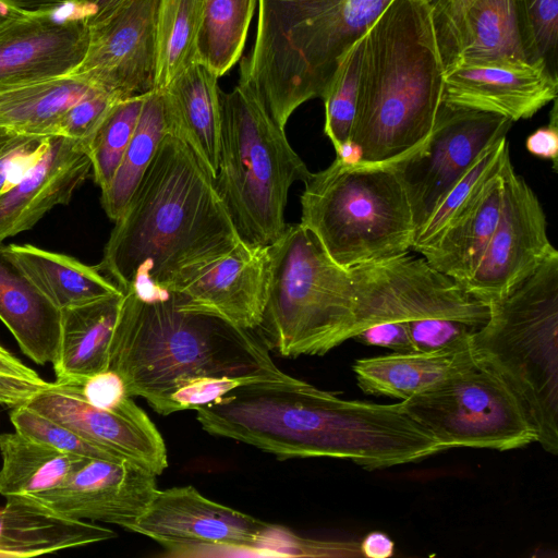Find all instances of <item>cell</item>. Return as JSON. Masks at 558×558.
<instances>
[{
	"instance_id": "obj_1",
	"label": "cell",
	"mask_w": 558,
	"mask_h": 558,
	"mask_svg": "<svg viewBox=\"0 0 558 558\" xmlns=\"http://www.w3.org/2000/svg\"><path fill=\"white\" fill-rule=\"evenodd\" d=\"M195 411L208 434L280 460L341 458L373 471L444 451L401 402L347 400L292 376L240 386Z\"/></svg>"
},
{
	"instance_id": "obj_2",
	"label": "cell",
	"mask_w": 558,
	"mask_h": 558,
	"mask_svg": "<svg viewBox=\"0 0 558 558\" xmlns=\"http://www.w3.org/2000/svg\"><path fill=\"white\" fill-rule=\"evenodd\" d=\"M114 222L97 266L142 296L166 294L241 241L213 174L170 133Z\"/></svg>"
},
{
	"instance_id": "obj_3",
	"label": "cell",
	"mask_w": 558,
	"mask_h": 558,
	"mask_svg": "<svg viewBox=\"0 0 558 558\" xmlns=\"http://www.w3.org/2000/svg\"><path fill=\"white\" fill-rule=\"evenodd\" d=\"M109 369L126 393L159 414L177 390L206 377L283 380L256 330L180 307L171 294L123 293L109 349Z\"/></svg>"
},
{
	"instance_id": "obj_4",
	"label": "cell",
	"mask_w": 558,
	"mask_h": 558,
	"mask_svg": "<svg viewBox=\"0 0 558 558\" xmlns=\"http://www.w3.org/2000/svg\"><path fill=\"white\" fill-rule=\"evenodd\" d=\"M427 0H391L364 33L351 142L361 162L396 161L430 134L445 81Z\"/></svg>"
},
{
	"instance_id": "obj_5",
	"label": "cell",
	"mask_w": 558,
	"mask_h": 558,
	"mask_svg": "<svg viewBox=\"0 0 558 558\" xmlns=\"http://www.w3.org/2000/svg\"><path fill=\"white\" fill-rule=\"evenodd\" d=\"M391 0H258L247 83L282 129L304 102L322 98L340 57Z\"/></svg>"
},
{
	"instance_id": "obj_6",
	"label": "cell",
	"mask_w": 558,
	"mask_h": 558,
	"mask_svg": "<svg viewBox=\"0 0 558 558\" xmlns=\"http://www.w3.org/2000/svg\"><path fill=\"white\" fill-rule=\"evenodd\" d=\"M475 360L511 390L545 451L558 454V252L488 304Z\"/></svg>"
},
{
	"instance_id": "obj_7",
	"label": "cell",
	"mask_w": 558,
	"mask_h": 558,
	"mask_svg": "<svg viewBox=\"0 0 558 558\" xmlns=\"http://www.w3.org/2000/svg\"><path fill=\"white\" fill-rule=\"evenodd\" d=\"M220 134L215 187L240 240L268 246L287 228L288 192L312 172L252 87L219 89Z\"/></svg>"
},
{
	"instance_id": "obj_8",
	"label": "cell",
	"mask_w": 558,
	"mask_h": 558,
	"mask_svg": "<svg viewBox=\"0 0 558 558\" xmlns=\"http://www.w3.org/2000/svg\"><path fill=\"white\" fill-rule=\"evenodd\" d=\"M268 247L269 282L256 328L284 357L324 355L352 338L356 300L348 268L333 262L301 223Z\"/></svg>"
},
{
	"instance_id": "obj_9",
	"label": "cell",
	"mask_w": 558,
	"mask_h": 558,
	"mask_svg": "<svg viewBox=\"0 0 558 558\" xmlns=\"http://www.w3.org/2000/svg\"><path fill=\"white\" fill-rule=\"evenodd\" d=\"M304 185L300 223L338 265L350 268L412 250V210L391 162L336 158Z\"/></svg>"
},
{
	"instance_id": "obj_10",
	"label": "cell",
	"mask_w": 558,
	"mask_h": 558,
	"mask_svg": "<svg viewBox=\"0 0 558 558\" xmlns=\"http://www.w3.org/2000/svg\"><path fill=\"white\" fill-rule=\"evenodd\" d=\"M400 402L444 451H508L536 442L535 432L511 390L473 354L444 379Z\"/></svg>"
},
{
	"instance_id": "obj_11",
	"label": "cell",
	"mask_w": 558,
	"mask_h": 558,
	"mask_svg": "<svg viewBox=\"0 0 558 558\" xmlns=\"http://www.w3.org/2000/svg\"><path fill=\"white\" fill-rule=\"evenodd\" d=\"M356 300L352 338L384 322L452 319L483 326L489 307L453 278L409 252L348 268Z\"/></svg>"
},
{
	"instance_id": "obj_12",
	"label": "cell",
	"mask_w": 558,
	"mask_h": 558,
	"mask_svg": "<svg viewBox=\"0 0 558 558\" xmlns=\"http://www.w3.org/2000/svg\"><path fill=\"white\" fill-rule=\"evenodd\" d=\"M512 123L498 114L440 104L428 137L391 162L409 199L415 233L481 154L507 136Z\"/></svg>"
},
{
	"instance_id": "obj_13",
	"label": "cell",
	"mask_w": 558,
	"mask_h": 558,
	"mask_svg": "<svg viewBox=\"0 0 558 558\" xmlns=\"http://www.w3.org/2000/svg\"><path fill=\"white\" fill-rule=\"evenodd\" d=\"M125 530L151 538L168 556L204 555L213 550H254L271 555L277 526L202 495L194 486L157 489Z\"/></svg>"
},
{
	"instance_id": "obj_14",
	"label": "cell",
	"mask_w": 558,
	"mask_h": 558,
	"mask_svg": "<svg viewBox=\"0 0 558 558\" xmlns=\"http://www.w3.org/2000/svg\"><path fill=\"white\" fill-rule=\"evenodd\" d=\"M502 199L497 223L473 275L462 284L487 305L509 293L557 253L547 235L543 207L510 159L502 170Z\"/></svg>"
},
{
	"instance_id": "obj_15",
	"label": "cell",
	"mask_w": 558,
	"mask_h": 558,
	"mask_svg": "<svg viewBox=\"0 0 558 558\" xmlns=\"http://www.w3.org/2000/svg\"><path fill=\"white\" fill-rule=\"evenodd\" d=\"M159 0H125L89 26V43L72 74L121 99L155 89Z\"/></svg>"
},
{
	"instance_id": "obj_16",
	"label": "cell",
	"mask_w": 558,
	"mask_h": 558,
	"mask_svg": "<svg viewBox=\"0 0 558 558\" xmlns=\"http://www.w3.org/2000/svg\"><path fill=\"white\" fill-rule=\"evenodd\" d=\"M558 76L546 62L513 57L458 59L445 69L441 104L515 122L557 99Z\"/></svg>"
},
{
	"instance_id": "obj_17",
	"label": "cell",
	"mask_w": 558,
	"mask_h": 558,
	"mask_svg": "<svg viewBox=\"0 0 558 558\" xmlns=\"http://www.w3.org/2000/svg\"><path fill=\"white\" fill-rule=\"evenodd\" d=\"M27 405L156 475L168 466L161 434L132 397L114 409H104L87 402L78 385L54 381Z\"/></svg>"
},
{
	"instance_id": "obj_18",
	"label": "cell",
	"mask_w": 558,
	"mask_h": 558,
	"mask_svg": "<svg viewBox=\"0 0 558 558\" xmlns=\"http://www.w3.org/2000/svg\"><path fill=\"white\" fill-rule=\"evenodd\" d=\"M89 34L74 4L38 8L0 33V89L72 74L86 54Z\"/></svg>"
},
{
	"instance_id": "obj_19",
	"label": "cell",
	"mask_w": 558,
	"mask_h": 558,
	"mask_svg": "<svg viewBox=\"0 0 558 558\" xmlns=\"http://www.w3.org/2000/svg\"><path fill=\"white\" fill-rule=\"evenodd\" d=\"M156 476L125 459H88L61 485L31 497L68 518L126 529L158 489Z\"/></svg>"
},
{
	"instance_id": "obj_20",
	"label": "cell",
	"mask_w": 558,
	"mask_h": 558,
	"mask_svg": "<svg viewBox=\"0 0 558 558\" xmlns=\"http://www.w3.org/2000/svg\"><path fill=\"white\" fill-rule=\"evenodd\" d=\"M268 282V247L240 241L229 254L202 267L167 293L184 310L213 314L238 327L256 330Z\"/></svg>"
},
{
	"instance_id": "obj_21",
	"label": "cell",
	"mask_w": 558,
	"mask_h": 558,
	"mask_svg": "<svg viewBox=\"0 0 558 558\" xmlns=\"http://www.w3.org/2000/svg\"><path fill=\"white\" fill-rule=\"evenodd\" d=\"M90 171L83 141L47 136L19 178L0 194V244L32 229L57 205L69 204Z\"/></svg>"
},
{
	"instance_id": "obj_22",
	"label": "cell",
	"mask_w": 558,
	"mask_h": 558,
	"mask_svg": "<svg viewBox=\"0 0 558 558\" xmlns=\"http://www.w3.org/2000/svg\"><path fill=\"white\" fill-rule=\"evenodd\" d=\"M117 537L113 530L60 514L31 496L0 507V557H35Z\"/></svg>"
},
{
	"instance_id": "obj_23",
	"label": "cell",
	"mask_w": 558,
	"mask_h": 558,
	"mask_svg": "<svg viewBox=\"0 0 558 558\" xmlns=\"http://www.w3.org/2000/svg\"><path fill=\"white\" fill-rule=\"evenodd\" d=\"M218 78L195 60L159 89L168 133L183 141L214 179L218 168L220 134Z\"/></svg>"
},
{
	"instance_id": "obj_24",
	"label": "cell",
	"mask_w": 558,
	"mask_h": 558,
	"mask_svg": "<svg viewBox=\"0 0 558 558\" xmlns=\"http://www.w3.org/2000/svg\"><path fill=\"white\" fill-rule=\"evenodd\" d=\"M0 319L22 352L37 364H53L61 336V310L29 279L0 244Z\"/></svg>"
},
{
	"instance_id": "obj_25",
	"label": "cell",
	"mask_w": 558,
	"mask_h": 558,
	"mask_svg": "<svg viewBox=\"0 0 558 558\" xmlns=\"http://www.w3.org/2000/svg\"><path fill=\"white\" fill-rule=\"evenodd\" d=\"M502 170L504 167L484 183L434 241L417 251L435 269L461 284L477 268L497 223L502 199Z\"/></svg>"
},
{
	"instance_id": "obj_26",
	"label": "cell",
	"mask_w": 558,
	"mask_h": 558,
	"mask_svg": "<svg viewBox=\"0 0 558 558\" xmlns=\"http://www.w3.org/2000/svg\"><path fill=\"white\" fill-rule=\"evenodd\" d=\"M122 298L111 295L61 311L59 351L52 364L57 383L81 385L108 369Z\"/></svg>"
},
{
	"instance_id": "obj_27",
	"label": "cell",
	"mask_w": 558,
	"mask_h": 558,
	"mask_svg": "<svg viewBox=\"0 0 558 558\" xmlns=\"http://www.w3.org/2000/svg\"><path fill=\"white\" fill-rule=\"evenodd\" d=\"M470 359L471 341L437 351L393 352L360 359L352 369L365 393L403 401L444 379Z\"/></svg>"
},
{
	"instance_id": "obj_28",
	"label": "cell",
	"mask_w": 558,
	"mask_h": 558,
	"mask_svg": "<svg viewBox=\"0 0 558 558\" xmlns=\"http://www.w3.org/2000/svg\"><path fill=\"white\" fill-rule=\"evenodd\" d=\"M7 246L29 279L61 311L123 294L98 266H88L71 256L31 244Z\"/></svg>"
},
{
	"instance_id": "obj_29",
	"label": "cell",
	"mask_w": 558,
	"mask_h": 558,
	"mask_svg": "<svg viewBox=\"0 0 558 558\" xmlns=\"http://www.w3.org/2000/svg\"><path fill=\"white\" fill-rule=\"evenodd\" d=\"M95 87L68 74L0 89V126L17 134L57 135L64 113Z\"/></svg>"
},
{
	"instance_id": "obj_30",
	"label": "cell",
	"mask_w": 558,
	"mask_h": 558,
	"mask_svg": "<svg viewBox=\"0 0 558 558\" xmlns=\"http://www.w3.org/2000/svg\"><path fill=\"white\" fill-rule=\"evenodd\" d=\"M0 494L5 498L53 489L92 459L57 450L17 432L0 435Z\"/></svg>"
},
{
	"instance_id": "obj_31",
	"label": "cell",
	"mask_w": 558,
	"mask_h": 558,
	"mask_svg": "<svg viewBox=\"0 0 558 558\" xmlns=\"http://www.w3.org/2000/svg\"><path fill=\"white\" fill-rule=\"evenodd\" d=\"M526 59L515 0H475L465 11L445 68L458 59Z\"/></svg>"
},
{
	"instance_id": "obj_32",
	"label": "cell",
	"mask_w": 558,
	"mask_h": 558,
	"mask_svg": "<svg viewBox=\"0 0 558 558\" xmlns=\"http://www.w3.org/2000/svg\"><path fill=\"white\" fill-rule=\"evenodd\" d=\"M167 133L161 93L154 89L146 95L133 136L110 184L101 191L100 202L111 220L122 214Z\"/></svg>"
},
{
	"instance_id": "obj_33",
	"label": "cell",
	"mask_w": 558,
	"mask_h": 558,
	"mask_svg": "<svg viewBox=\"0 0 558 558\" xmlns=\"http://www.w3.org/2000/svg\"><path fill=\"white\" fill-rule=\"evenodd\" d=\"M258 0H205L195 60L218 77L241 58Z\"/></svg>"
},
{
	"instance_id": "obj_34",
	"label": "cell",
	"mask_w": 558,
	"mask_h": 558,
	"mask_svg": "<svg viewBox=\"0 0 558 558\" xmlns=\"http://www.w3.org/2000/svg\"><path fill=\"white\" fill-rule=\"evenodd\" d=\"M205 0H159L155 89L166 87L195 61Z\"/></svg>"
},
{
	"instance_id": "obj_35",
	"label": "cell",
	"mask_w": 558,
	"mask_h": 558,
	"mask_svg": "<svg viewBox=\"0 0 558 558\" xmlns=\"http://www.w3.org/2000/svg\"><path fill=\"white\" fill-rule=\"evenodd\" d=\"M147 94L118 101L85 142L94 180L101 191L110 184L122 160Z\"/></svg>"
},
{
	"instance_id": "obj_36",
	"label": "cell",
	"mask_w": 558,
	"mask_h": 558,
	"mask_svg": "<svg viewBox=\"0 0 558 558\" xmlns=\"http://www.w3.org/2000/svg\"><path fill=\"white\" fill-rule=\"evenodd\" d=\"M510 158L509 145L501 137L486 148L468 172L453 185L429 219L415 233L412 250L429 244L478 193L484 183L500 171Z\"/></svg>"
},
{
	"instance_id": "obj_37",
	"label": "cell",
	"mask_w": 558,
	"mask_h": 558,
	"mask_svg": "<svg viewBox=\"0 0 558 558\" xmlns=\"http://www.w3.org/2000/svg\"><path fill=\"white\" fill-rule=\"evenodd\" d=\"M364 34L340 57L322 97L325 105V135L336 153L351 140L357 105Z\"/></svg>"
},
{
	"instance_id": "obj_38",
	"label": "cell",
	"mask_w": 558,
	"mask_h": 558,
	"mask_svg": "<svg viewBox=\"0 0 558 558\" xmlns=\"http://www.w3.org/2000/svg\"><path fill=\"white\" fill-rule=\"evenodd\" d=\"M526 60H542L557 73L558 0H515Z\"/></svg>"
},
{
	"instance_id": "obj_39",
	"label": "cell",
	"mask_w": 558,
	"mask_h": 558,
	"mask_svg": "<svg viewBox=\"0 0 558 558\" xmlns=\"http://www.w3.org/2000/svg\"><path fill=\"white\" fill-rule=\"evenodd\" d=\"M10 421L15 432L57 450L92 459H122L28 405L11 409Z\"/></svg>"
},
{
	"instance_id": "obj_40",
	"label": "cell",
	"mask_w": 558,
	"mask_h": 558,
	"mask_svg": "<svg viewBox=\"0 0 558 558\" xmlns=\"http://www.w3.org/2000/svg\"><path fill=\"white\" fill-rule=\"evenodd\" d=\"M51 383L43 379L0 342V405H27Z\"/></svg>"
},
{
	"instance_id": "obj_41",
	"label": "cell",
	"mask_w": 558,
	"mask_h": 558,
	"mask_svg": "<svg viewBox=\"0 0 558 558\" xmlns=\"http://www.w3.org/2000/svg\"><path fill=\"white\" fill-rule=\"evenodd\" d=\"M120 100L122 99L118 96L95 87L64 113L59 122L57 135L85 143L109 110Z\"/></svg>"
},
{
	"instance_id": "obj_42",
	"label": "cell",
	"mask_w": 558,
	"mask_h": 558,
	"mask_svg": "<svg viewBox=\"0 0 558 558\" xmlns=\"http://www.w3.org/2000/svg\"><path fill=\"white\" fill-rule=\"evenodd\" d=\"M414 351H437L470 342L478 327L452 319L405 322Z\"/></svg>"
},
{
	"instance_id": "obj_43",
	"label": "cell",
	"mask_w": 558,
	"mask_h": 558,
	"mask_svg": "<svg viewBox=\"0 0 558 558\" xmlns=\"http://www.w3.org/2000/svg\"><path fill=\"white\" fill-rule=\"evenodd\" d=\"M438 36L444 63L447 61L460 25V22L475 0H427Z\"/></svg>"
},
{
	"instance_id": "obj_44",
	"label": "cell",
	"mask_w": 558,
	"mask_h": 558,
	"mask_svg": "<svg viewBox=\"0 0 558 558\" xmlns=\"http://www.w3.org/2000/svg\"><path fill=\"white\" fill-rule=\"evenodd\" d=\"M78 387L87 402L104 409H114L130 397L121 377L109 368L88 376Z\"/></svg>"
},
{
	"instance_id": "obj_45",
	"label": "cell",
	"mask_w": 558,
	"mask_h": 558,
	"mask_svg": "<svg viewBox=\"0 0 558 558\" xmlns=\"http://www.w3.org/2000/svg\"><path fill=\"white\" fill-rule=\"evenodd\" d=\"M47 137V136H46ZM45 136L17 134L0 155V194L40 149Z\"/></svg>"
},
{
	"instance_id": "obj_46",
	"label": "cell",
	"mask_w": 558,
	"mask_h": 558,
	"mask_svg": "<svg viewBox=\"0 0 558 558\" xmlns=\"http://www.w3.org/2000/svg\"><path fill=\"white\" fill-rule=\"evenodd\" d=\"M353 339L363 344L391 349L393 352L414 351L408 325L401 320L372 325L357 332Z\"/></svg>"
},
{
	"instance_id": "obj_47",
	"label": "cell",
	"mask_w": 558,
	"mask_h": 558,
	"mask_svg": "<svg viewBox=\"0 0 558 558\" xmlns=\"http://www.w3.org/2000/svg\"><path fill=\"white\" fill-rule=\"evenodd\" d=\"M557 118V99H555L549 123L535 130L525 141L529 153L535 157L551 160L554 170H557L558 159Z\"/></svg>"
},
{
	"instance_id": "obj_48",
	"label": "cell",
	"mask_w": 558,
	"mask_h": 558,
	"mask_svg": "<svg viewBox=\"0 0 558 558\" xmlns=\"http://www.w3.org/2000/svg\"><path fill=\"white\" fill-rule=\"evenodd\" d=\"M74 4L89 26L107 19L125 0H63Z\"/></svg>"
},
{
	"instance_id": "obj_49",
	"label": "cell",
	"mask_w": 558,
	"mask_h": 558,
	"mask_svg": "<svg viewBox=\"0 0 558 558\" xmlns=\"http://www.w3.org/2000/svg\"><path fill=\"white\" fill-rule=\"evenodd\" d=\"M360 550L368 558H389L395 553V543L387 534L374 531L364 537Z\"/></svg>"
},
{
	"instance_id": "obj_50",
	"label": "cell",
	"mask_w": 558,
	"mask_h": 558,
	"mask_svg": "<svg viewBox=\"0 0 558 558\" xmlns=\"http://www.w3.org/2000/svg\"><path fill=\"white\" fill-rule=\"evenodd\" d=\"M36 12L37 9H26L14 0H0V33Z\"/></svg>"
},
{
	"instance_id": "obj_51",
	"label": "cell",
	"mask_w": 558,
	"mask_h": 558,
	"mask_svg": "<svg viewBox=\"0 0 558 558\" xmlns=\"http://www.w3.org/2000/svg\"><path fill=\"white\" fill-rule=\"evenodd\" d=\"M16 135L17 133L7 128L0 126V155Z\"/></svg>"
}]
</instances>
